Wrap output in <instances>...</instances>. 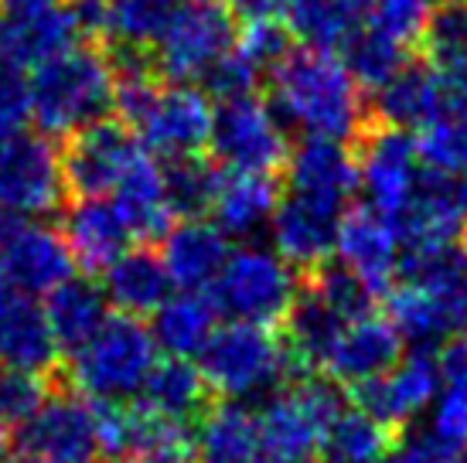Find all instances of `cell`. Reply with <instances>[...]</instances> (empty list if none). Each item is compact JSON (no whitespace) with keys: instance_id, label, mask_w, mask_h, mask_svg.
Masks as SVG:
<instances>
[{"instance_id":"cell-43","label":"cell","mask_w":467,"mask_h":463,"mask_svg":"<svg viewBox=\"0 0 467 463\" xmlns=\"http://www.w3.org/2000/svg\"><path fill=\"white\" fill-rule=\"evenodd\" d=\"M48 396L45 378L41 375H27L17 368H4L0 365V426L17 429L21 423H27L35 409Z\"/></svg>"},{"instance_id":"cell-37","label":"cell","mask_w":467,"mask_h":463,"mask_svg":"<svg viewBox=\"0 0 467 463\" xmlns=\"http://www.w3.org/2000/svg\"><path fill=\"white\" fill-rule=\"evenodd\" d=\"M406 48H410V45H402V41H396L392 35L379 31V27L365 25L362 31H355V35L345 41L341 62H345V68H348L351 78H355L362 89H382L402 65L410 62V58H406Z\"/></svg>"},{"instance_id":"cell-22","label":"cell","mask_w":467,"mask_h":463,"mask_svg":"<svg viewBox=\"0 0 467 463\" xmlns=\"http://www.w3.org/2000/svg\"><path fill=\"white\" fill-rule=\"evenodd\" d=\"M78 27L68 14L66 0L52 7H31V11H0V58L14 65H45L48 58L72 48Z\"/></svg>"},{"instance_id":"cell-56","label":"cell","mask_w":467,"mask_h":463,"mask_svg":"<svg viewBox=\"0 0 467 463\" xmlns=\"http://www.w3.org/2000/svg\"><path fill=\"white\" fill-rule=\"evenodd\" d=\"M454 463H467V450L464 453H461V457H457V460Z\"/></svg>"},{"instance_id":"cell-51","label":"cell","mask_w":467,"mask_h":463,"mask_svg":"<svg viewBox=\"0 0 467 463\" xmlns=\"http://www.w3.org/2000/svg\"><path fill=\"white\" fill-rule=\"evenodd\" d=\"M52 4H62V0H0V7L7 11H31V7H52Z\"/></svg>"},{"instance_id":"cell-31","label":"cell","mask_w":467,"mask_h":463,"mask_svg":"<svg viewBox=\"0 0 467 463\" xmlns=\"http://www.w3.org/2000/svg\"><path fill=\"white\" fill-rule=\"evenodd\" d=\"M215 331H219V310L212 304V296L192 293V290L168 296L150 314V337L157 351H164L168 358H198Z\"/></svg>"},{"instance_id":"cell-38","label":"cell","mask_w":467,"mask_h":463,"mask_svg":"<svg viewBox=\"0 0 467 463\" xmlns=\"http://www.w3.org/2000/svg\"><path fill=\"white\" fill-rule=\"evenodd\" d=\"M174 7L178 0H106V38L117 41L123 52L154 48Z\"/></svg>"},{"instance_id":"cell-52","label":"cell","mask_w":467,"mask_h":463,"mask_svg":"<svg viewBox=\"0 0 467 463\" xmlns=\"http://www.w3.org/2000/svg\"><path fill=\"white\" fill-rule=\"evenodd\" d=\"M7 457H11V439H7L4 426H0V463H7Z\"/></svg>"},{"instance_id":"cell-2","label":"cell","mask_w":467,"mask_h":463,"mask_svg":"<svg viewBox=\"0 0 467 463\" xmlns=\"http://www.w3.org/2000/svg\"><path fill=\"white\" fill-rule=\"evenodd\" d=\"M117 109L143 150L164 164L198 157L212 137L215 109L208 106L205 92L182 82L157 86L154 68L143 65L137 52H123V62L117 65Z\"/></svg>"},{"instance_id":"cell-54","label":"cell","mask_w":467,"mask_h":463,"mask_svg":"<svg viewBox=\"0 0 467 463\" xmlns=\"http://www.w3.org/2000/svg\"><path fill=\"white\" fill-rule=\"evenodd\" d=\"M294 463H321L317 457H307V460H294Z\"/></svg>"},{"instance_id":"cell-41","label":"cell","mask_w":467,"mask_h":463,"mask_svg":"<svg viewBox=\"0 0 467 463\" xmlns=\"http://www.w3.org/2000/svg\"><path fill=\"white\" fill-rule=\"evenodd\" d=\"M304 283L311 286L314 293L321 296L327 307L335 310L337 317H345V321H358V317L376 314L379 296L372 293L355 273L345 270L341 262H325V266H317L314 273H307Z\"/></svg>"},{"instance_id":"cell-4","label":"cell","mask_w":467,"mask_h":463,"mask_svg":"<svg viewBox=\"0 0 467 463\" xmlns=\"http://www.w3.org/2000/svg\"><path fill=\"white\" fill-rule=\"evenodd\" d=\"M157 365V345L140 317L109 314L106 324L66 361L72 392L89 402H133Z\"/></svg>"},{"instance_id":"cell-1","label":"cell","mask_w":467,"mask_h":463,"mask_svg":"<svg viewBox=\"0 0 467 463\" xmlns=\"http://www.w3.org/2000/svg\"><path fill=\"white\" fill-rule=\"evenodd\" d=\"M270 99L280 123L304 137L348 140L365 123L362 86L325 48H290L270 68Z\"/></svg>"},{"instance_id":"cell-57","label":"cell","mask_w":467,"mask_h":463,"mask_svg":"<svg viewBox=\"0 0 467 463\" xmlns=\"http://www.w3.org/2000/svg\"><path fill=\"white\" fill-rule=\"evenodd\" d=\"M464 249H467V225H464Z\"/></svg>"},{"instance_id":"cell-36","label":"cell","mask_w":467,"mask_h":463,"mask_svg":"<svg viewBox=\"0 0 467 463\" xmlns=\"http://www.w3.org/2000/svg\"><path fill=\"white\" fill-rule=\"evenodd\" d=\"M386 321L396 327L402 345L416 351H433L437 345L451 341V324L443 317V307L423 286L402 283L386 293Z\"/></svg>"},{"instance_id":"cell-3","label":"cell","mask_w":467,"mask_h":463,"mask_svg":"<svg viewBox=\"0 0 467 463\" xmlns=\"http://www.w3.org/2000/svg\"><path fill=\"white\" fill-rule=\"evenodd\" d=\"M117 106V65L92 48H66L31 76V119L45 137H76Z\"/></svg>"},{"instance_id":"cell-5","label":"cell","mask_w":467,"mask_h":463,"mask_svg":"<svg viewBox=\"0 0 467 463\" xmlns=\"http://www.w3.org/2000/svg\"><path fill=\"white\" fill-rule=\"evenodd\" d=\"M198 372L212 396L225 402L266 399L284 386L290 372L284 341L273 327L229 321L219 327L205 351L198 355Z\"/></svg>"},{"instance_id":"cell-40","label":"cell","mask_w":467,"mask_h":463,"mask_svg":"<svg viewBox=\"0 0 467 463\" xmlns=\"http://www.w3.org/2000/svg\"><path fill=\"white\" fill-rule=\"evenodd\" d=\"M416 150L423 168L467 180V116H443L420 129Z\"/></svg>"},{"instance_id":"cell-14","label":"cell","mask_w":467,"mask_h":463,"mask_svg":"<svg viewBox=\"0 0 467 463\" xmlns=\"http://www.w3.org/2000/svg\"><path fill=\"white\" fill-rule=\"evenodd\" d=\"M345 211H348L345 201L286 188V194H280L276 211L270 219L273 249L294 270L314 273L335 256L337 229H341Z\"/></svg>"},{"instance_id":"cell-53","label":"cell","mask_w":467,"mask_h":463,"mask_svg":"<svg viewBox=\"0 0 467 463\" xmlns=\"http://www.w3.org/2000/svg\"><path fill=\"white\" fill-rule=\"evenodd\" d=\"M433 4H441V7H467V0H433Z\"/></svg>"},{"instance_id":"cell-48","label":"cell","mask_w":467,"mask_h":463,"mask_svg":"<svg viewBox=\"0 0 467 463\" xmlns=\"http://www.w3.org/2000/svg\"><path fill=\"white\" fill-rule=\"evenodd\" d=\"M78 35H106V0H66Z\"/></svg>"},{"instance_id":"cell-16","label":"cell","mask_w":467,"mask_h":463,"mask_svg":"<svg viewBox=\"0 0 467 463\" xmlns=\"http://www.w3.org/2000/svg\"><path fill=\"white\" fill-rule=\"evenodd\" d=\"M355 157H358V191L365 205L379 211L382 219L396 221L402 208L410 205L416 180L423 174L416 140L406 129L382 127L365 137Z\"/></svg>"},{"instance_id":"cell-32","label":"cell","mask_w":467,"mask_h":463,"mask_svg":"<svg viewBox=\"0 0 467 463\" xmlns=\"http://www.w3.org/2000/svg\"><path fill=\"white\" fill-rule=\"evenodd\" d=\"M376 113L386 119V127L396 129H423L447 116L443 86L437 72L427 65H402L400 72L376 89Z\"/></svg>"},{"instance_id":"cell-25","label":"cell","mask_w":467,"mask_h":463,"mask_svg":"<svg viewBox=\"0 0 467 463\" xmlns=\"http://www.w3.org/2000/svg\"><path fill=\"white\" fill-rule=\"evenodd\" d=\"M286 188L348 205L351 194L358 191V157L345 140L304 137L286 154Z\"/></svg>"},{"instance_id":"cell-7","label":"cell","mask_w":467,"mask_h":463,"mask_svg":"<svg viewBox=\"0 0 467 463\" xmlns=\"http://www.w3.org/2000/svg\"><path fill=\"white\" fill-rule=\"evenodd\" d=\"M300 293L297 270L276 249L246 242L229 252L219 280L212 283V304L219 314L239 324L276 327Z\"/></svg>"},{"instance_id":"cell-35","label":"cell","mask_w":467,"mask_h":463,"mask_svg":"<svg viewBox=\"0 0 467 463\" xmlns=\"http://www.w3.org/2000/svg\"><path fill=\"white\" fill-rule=\"evenodd\" d=\"M392 437L389 426L358 406H345L321 437V463H379L392 450Z\"/></svg>"},{"instance_id":"cell-10","label":"cell","mask_w":467,"mask_h":463,"mask_svg":"<svg viewBox=\"0 0 467 463\" xmlns=\"http://www.w3.org/2000/svg\"><path fill=\"white\" fill-rule=\"evenodd\" d=\"M66 168L45 133H14L0 140V211L45 219L66 198Z\"/></svg>"},{"instance_id":"cell-19","label":"cell","mask_w":467,"mask_h":463,"mask_svg":"<svg viewBox=\"0 0 467 463\" xmlns=\"http://www.w3.org/2000/svg\"><path fill=\"white\" fill-rule=\"evenodd\" d=\"M402 358V341L382 314L348 321L325 361V375L337 386H362L376 375L389 372Z\"/></svg>"},{"instance_id":"cell-39","label":"cell","mask_w":467,"mask_h":463,"mask_svg":"<svg viewBox=\"0 0 467 463\" xmlns=\"http://www.w3.org/2000/svg\"><path fill=\"white\" fill-rule=\"evenodd\" d=\"M215 184H219V170L208 160L184 157V160L164 164V198H168L171 215H178V219L208 215L212 198H215Z\"/></svg>"},{"instance_id":"cell-26","label":"cell","mask_w":467,"mask_h":463,"mask_svg":"<svg viewBox=\"0 0 467 463\" xmlns=\"http://www.w3.org/2000/svg\"><path fill=\"white\" fill-rule=\"evenodd\" d=\"M345 317H337L335 310L327 307L321 296L314 293L307 283H300V293L294 300V307L286 310L284 317V351L290 361V372L294 375H317L325 372V361L331 355L335 341L345 331Z\"/></svg>"},{"instance_id":"cell-6","label":"cell","mask_w":467,"mask_h":463,"mask_svg":"<svg viewBox=\"0 0 467 463\" xmlns=\"http://www.w3.org/2000/svg\"><path fill=\"white\" fill-rule=\"evenodd\" d=\"M348 406L345 388L327 375H294L286 388L266 396L256 412L263 439V460L294 463L321 450V437L337 412Z\"/></svg>"},{"instance_id":"cell-29","label":"cell","mask_w":467,"mask_h":463,"mask_svg":"<svg viewBox=\"0 0 467 463\" xmlns=\"http://www.w3.org/2000/svg\"><path fill=\"white\" fill-rule=\"evenodd\" d=\"M400 273L406 276V283L433 293L451 324V334L467 337V249L441 245V249L406 252Z\"/></svg>"},{"instance_id":"cell-49","label":"cell","mask_w":467,"mask_h":463,"mask_svg":"<svg viewBox=\"0 0 467 463\" xmlns=\"http://www.w3.org/2000/svg\"><path fill=\"white\" fill-rule=\"evenodd\" d=\"M233 17H239L243 25L253 21H276L284 14V0H225Z\"/></svg>"},{"instance_id":"cell-11","label":"cell","mask_w":467,"mask_h":463,"mask_svg":"<svg viewBox=\"0 0 467 463\" xmlns=\"http://www.w3.org/2000/svg\"><path fill=\"white\" fill-rule=\"evenodd\" d=\"M208 147L225 170H256V174H273L280 164H286L290 154L286 127L273 113V106L256 99V92L215 106Z\"/></svg>"},{"instance_id":"cell-24","label":"cell","mask_w":467,"mask_h":463,"mask_svg":"<svg viewBox=\"0 0 467 463\" xmlns=\"http://www.w3.org/2000/svg\"><path fill=\"white\" fill-rule=\"evenodd\" d=\"M280 191L273 174L256 170H219L215 198L208 215L225 232V239H256L263 229H270V219L276 211Z\"/></svg>"},{"instance_id":"cell-20","label":"cell","mask_w":467,"mask_h":463,"mask_svg":"<svg viewBox=\"0 0 467 463\" xmlns=\"http://www.w3.org/2000/svg\"><path fill=\"white\" fill-rule=\"evenodd\" d=\"M229 252L233 249H229L225 232L205 219H184L182 225H171V232L161 239V259H164L171 283L192 293L212 290Z\"/></svg>"},{"instance_id":"cell-27","label":"cell","mask_w":467,"mask_h":463,"mask_svg":"<svg viewBox=\"0 0 467 463\" xmlns=\"http://www.w3.org/2000/svg\"><path fill=\"white\" fill-rule=\"evenodd\" d=\"M171 276L164 270L161 252H150L147 245L127 249L103 270V293L109 307L127 317L154 314L171 296Z\"/></svg>"},{"instance_id":"cell-33","label":"cell","mask_w":467,"mask_h":463,"mask_svg":"<svg viewBox=\"0 0 467 463\" xmlns=\"http://www.w3.org/2000/svg\"><path fill=\"white\" fill-rule=\"evenodd\" d=\"M137 402L157 419L192 429V423H198L212 406V392H208L205 378L195 365H188L182 358H168L157 361L154 372L147 375Z\"/></svg>"},{"instance_id":"cell-15","label":"cell","mask_w":467,"mask_h":463,"mask_svg":"<svg viewBox=\"0 0 467 463\" xmlns=\"http://www.w3.org/2000/svg\"><path fill=\"white\" fill-rule=\"evenodd\" d=\"M147 157L143 143L119 123H96L72 137L62 168L66 184L78 198H109Z\"/></svg>"},{"instance_id":"cell-47","label":"cell","mask_w":467,"mask_h":463,"mask_svg":"<svg viewBox=\"0 0 467 463\" xmlns=\"http://www.w3.org/2000/svg\"><path fill=\"white\" fill-rule=\"evenodd\" d=\"M133 463H198L195 437L188 433V426H171L147 450L137 453Z\"/></svg>"},{"instance_id":"cell-12","label":"cell","mask_w":467,"mask_h":463,"mask_svg":"<svg viewBox=\"0 0 467 463\" xmlns=\"http://www.w3.org/2000/svg\"><path fill=\"white\" fill-rule=\"evenodd\" d=\"M0 273L21 293L38 296L76 276V259L66 235L48 221L0 211Z\"/></svg>"},{"instance_id":"cell-42","label":"cell","mask_w":467,"mask_h":463,"mask_svg":"<svg viewBox=\"0 0 467 463\" xmlns=\"http://www.w3.org/2000/svg\"><path fill=\"white\" fill-rule=\"evenodd\" d=\"M430 21H433V0H368V25L402 45L423 38Z\"/></svg>"},{"instance_id":"cell-9","label":"cell","mask_w":467,"mask_h":463,"mask_svg":"<svg viewBox=\"0 0 467 463\" xmlns=\"http://www.w3.org/2000/svg\"><path fill=\"white\" fill-rule=\"evenodd\" d=\"M11 453L25 463H96V406L72 388L48 392L35 416L14 429Z\"/></svg>"},{"instance_id":"cell-46","label":"cell","mask_w":467,"mask_h":463,"mask_svg":"<svg viewBox=\"0 0 467 463\" xmlns=\"http://www.w3.org/2000/svg\"><path fill=\"white\" fill-rule=\"evenodd\" d=\"M205 82H208V89H212V96H215L219 103H225V99L253 96V92H256V82H260V68L233 48V52L208 72Z\"/></svg>"},{"instance_id":"cell-21","label":"cell","mask_w":467,"mask_h":463,"mask_svg":"<svg viewBox=\"0 0 467 463\" xmlns=\"http://www.w3.org/2000/svg\"><path fill=\"white\" fill-rule=\"evenodd\" d=\"M62 235L76 266L86 273H103L133 242L130 225L119 215L113 198H78L66 211Z\"/></svg>"},{"instance_id":"cell-50","label":"cell","mask_w":467,"mask_h":463,"mask_svg":"<svg viewBox=\"0 0 467 463\" xmlns=\"http://www.w3.org/2000/svg\"><path fill=\"white\" fill-rule=\"evenodd\" d=\"M21 296H25V293H21L14 283H7V280H4V273H0V321L11 314V307L21 300Z\"/></svg>"},{"instance_id":"cell-34","label":"cell","mask_w":467,"mask_h":463,"mask_svg":"<svg viewBox=\"0 0 467 463\" xmlns=\"http://www.w3.org/2000/svg\"><path fill=\"white\" fill-rule=\"evenodd\" d=\"M284 17L304 45L335 52L368 25V0H284Z\"/></svg>"},{"instance_id":"cell-55","label":"cell","mask_w":467,"mask_h":463,"mask_svg":"<svg viewBox=\"0 0 467 463\" xmlns=\"http://www.w3.org/2000/svg\"><path fill=\"white\" fill-rule=\"evenodd\" d=\"M96 463H127V460H109V457H103V460H96Z\"/></svg>"},{"instance_id":"cell-8","label":"cell","mask_w":467,"mask_h":463,"mask_svg":"<svg viewBox=\"0 0 467 463\" xmlns=\"http://www.w3.org/2000/svg\"><path fill=\"white\" fill-rule=\"evenodd\" d=\"M235 48V17L225 0H178L154 41V72L168 82H205Z\"/></svg>"},{"instance_id":"cell-17","label":"cell","mask_w":467,"mask_h":463,"mask_svg":"<svg viewBox=\"0 0 467 463\" xmlns=\"http://www.w3.org/2000/svg\"><path fill=\"white\" fill-rule=\"evenodd\" d=\"M392 225L400 232L402 256L454 245L467 225V180L423 168L410 205L402 208V215Z\"/></svg>"},{"instance_id":"cell-28","label":"cell","mask_w":467,"mask_h":463,"mask_svg":"<svg viewBox=\"0 0 467 463\" xmlns=\"http://www.w3.org/2000/svg\"><path fill=\"white\" fill-rule=\"evenodd\" d=\"M198 463H266L260 419L246 402H212L195 429Z\"/></svg>"},{"instance_id":"cell-13","label":"cell","mask_w":467,"mask_h":463,"mask_svg":"<svg viewBox=\"0 0 467 463\" xmlns=\"http://www.w3.org/2000/svg\"><path fill=\"white\" fill-rule=\"evenodd\" d=\"M441 358L433 351H410L402 355L389 372L368 378L362 386H355L351 399L362 412L382 426H389L392 433H400L406 426H413L420 416H427L430 406L441 396Z\"/></svg>"},{"instance_id":"cell-23","label":"cell","mask_w":467,"mask_h":463,"mask_svg":"<svg viewBox=\"0 0 467 463\" xmlns=\"http://www.w3.org/2000/svg\"><path fill=\"white\" fill-rule=\"evenodd\" d=\"M441 396L430 406L420 443L441 463H454L467 450V337H457L441 355Z\"/></svg>"},{"instance_id":"cell-18","label":"cell","mask_w":467,"mask_h":463,"mask_svg":"<svg viewBox=\"0 0 467 463\" xmlns=\"http://www.w3.org/2000/svg\"><path fill=\"white\" fill-rule=\"evenodd\" d=\"M335 262L355 273L376 296H386L400 276L402 242L389 219H382L368 205L348 208L335 242Z\"/></svg>"},{"instance_id":"cell-44","label":"cell","mask_w":467,"mask_h":463,"mask_svg":"<svg viewBox=\"0 0 467 463\" xmlns=\"http://www.w3.org/2000/svg\"><path fill=\"white\" fill-rule=\"evenodd\" d=\"M31 119V78L21 65L0 58V140L21 133Z\"/></svg>"},{"instance_id":"cell-45","label":"cell","mask_w":467,"mask_h":463,"mask_svg":"<svg viewBox=\"0 0 467 463\" xmlns=\"http://www.w3.org/2000/svg\"><path fill=\"white\" fill-rule=\"evenodd\" d=\"M235 52L249 58L260 72H270L280 62L290 45H286V27L280 21H253L243 25V35H235Z\"/></svg>"},{"instance_id":"cell-30","label":"cell","mask_w":467,"mask_h":463,"mask_svg":"<svg viewBox=\"0 0 467 463\" xmlns=\"http://www.w3.org/2000/svg\"><path fill=\"white\" fill-rule=\"evenodd\" d=\"M45 321L52 331L55 345L62 355H72L82 347L109 317V300L103 286L89 276H68L66 283H58L52 293H45Z\"/></svg>"}]
</instances>
